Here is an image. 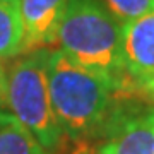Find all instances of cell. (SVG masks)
I'll use <instances>...</instances> for the list:
<instances>
[{"label":"cell","mask_w":154,"mask_h":154,"mask_svg":"<svg viewBox=\"0 0 154 154\" xmlns=\"http://www.w3.org/2000/svg\"><path fill=\"white\" fill-rule=\"evenodd\" d=\"M48 89L57 122L72 142L103 139L120 103L116 96L125 88L79 65L60 51H50L46 63Z\"/></svg>","instance_id":"1"},{"label":"cell","mask_w":154,"mask_h":154,"mask_svg":"<svg viewBox=\"0 0 154 154\" xmlns=\"http://www.w3.org/2000/svg\"><path fill=\"white\" fill-rule=\"evenodd\" d=\"M55 43L75 63L130 88L122 57V26L103 0H69Z\"/></svg>","instance_id":"2"},{"label":"cell","mask_w":154,"mask_h":154,"mask_svg":"<svg viewBox=\"0 0 154 154\" xmlns=\"http://www.w3.org/2000/svg\"><path fill=\"white\" fill-rule=\"evenodd\" d=\"M48 48L28 51L4 69V111L11 113L33 134L48 154H60L65 134L57 122L48 89Z\"/></svg>","instance_id":"3"},{"label":"cell","mask_w":154,"mask_h":154,"mask_svg":"<svg viewBox=\"0 0 154 154\" xmlns=\"http://www.w3.org/2000/svg\"><path fill=\"white\" fill-rule=\"evenodd\" d=\"M99 151L103 154H154V106L120 105Z\"/></svg>","instance_id":"4"},{"label":"cell","mask_w":154,"mask_h":154,"mask_svg":"<svg viewBox=\"0 0 154 154\" xmlns=\"http://www.w3.org/2000/svg\"><path fill=\"white\" fill-rule=\"evenodd\" d=\"M69 0H19L24 51L48 48L55 43L57 31Z\"/></svg>","instance_id":"5"},{"label":"cell","mask_w":154,"mask_h":154,"mask_svg":"<svg viewBox=\"0 0 154 154\" xmlns=\"http://www.w3.org/2000/svg\"><path fill=\"white\" fill-rule=\"evenodd\" d=\"M122 57L130 81L154 72V14L122 26Z\"/></svg>","instance_id":"6"},{"label":"cell","mask_w":154,"mask_h":154,"mask_svg":"<svg viewBox=\"0 0 154 154\" xmlns=\"http://www.w3.org/2000/svg\"><path fill=\"white\" fill-rule=\"evenodd\" d=\"M24 51L19 0H0V63L11 60Z\"/></svg>","instance_id":"7"},{"label":"cell","mask_w":154,"mask_h":154,"mask_svg":"<svg viewBox=\"0 0 154 154\" xmlns=\"http://www.w3.org/2000/svg\"><path fill=\"white\" fill-rule=\"evenodd\" d=\"M0 154H48L14 115L0 110Z\"/></svg>","instance_id":"8"},{"label":"cell","mask_w":154,"mask_h":154,"mask_svg":"<svg viewBox=\"0 0 154 154\" xmlns=\"http://www.w3.org/2000/svg\"><path fill=\"white\" fill-rule=\"evenodd\" d=\"M111 16L120 26L132 22L139 17L154 14V0H103Z\"/></svg>","instance_id":"9"},{"label":"cell","mask_w":154,"mask_h":154,"mask_svg":"<svg viewBox=\"0 0 154 154\" xmlns=\"http://www.w3.org/2000/svg\"><path fill=\"white\" fill-rule=\"evenodd\" d=\"M132 82L137 91H140L146 98H149L154 103V72L144 74L137 79H132Z\"/></svg>","instance_id":"10"},{"label":"cell","mask_w":154,"mask_h":154,"mask_svg":"<svg viewBox=\"0 0 154 154\" xmlns=\"http://www.w3.org/2000/svg\"><path fill=\"white\" fill-rule=\"evenodd\" d=\"M89 154H103V152H101V151L98 149V151H94V152H89Z\"/></svg>","instance_id":"11"}]
</instances>
